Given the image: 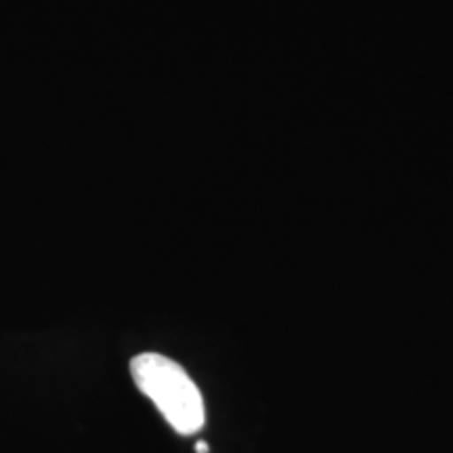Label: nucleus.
<instances>
[{"instance_id": "obj_2", "label": "nucleus", "mask_w": 453, "mask_h": 453, "mask_svg": "<svg viewBox=\"0 0 453 453\" xmlns=\"http://www.w3.org/2000/svg\"><path fill=\"white\" fill-rule=\"evenodd\" d=\"M197 453H208V445L206 443H197Z\"/></svg>"}, {"instance_id": "obj_1", "label": "nucleus", "mask_w": 453, "mask_h": 453, "mask_svg": "<svg viewBox=\"0 0 453 453\" xmlns=\"http://www.w3.org/2000/svg\"><path fill=\"white\" fill-rule=\"evenodd\" d=\"M130 376L162 418L179 434H196L206 424V407L185 367L160 353H141L130 361Z\"/></svg>"}]
</instances>
